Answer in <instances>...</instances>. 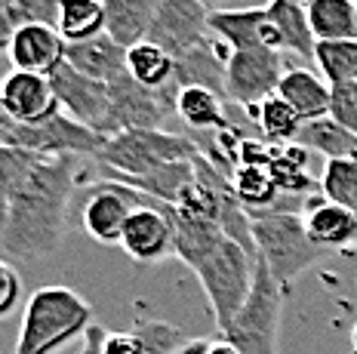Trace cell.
I'll return each instance as SVG.
<instances>
[{
  "mask_svg": "<svg viewBox=\"0 0 357 354\" xmlns=\"http://www.w3.org/2000/svg\"><path fill=\"white\" fill-rule=\"evenodd\" d=\"M77 182V157H47L25 148H0V240L6 259L37 262L56 253Z\"/></svg>",
  "mask_w": 357,
  "mask_h": 354,
  "instance_id": "obj_1",
  "label": "cell"
},
{
  "mask_svg": "<svg viewBox=\"0 0 357 354\" xmlns=\"http://www.w3.org/2000/svg\"><path fill=\"white\" fill-rule=\"evenodd\" d=\"M89 327L93 308L80 293L62 284L40 286L25 302L13 354H56L77 336H86Z\"/></svg>",
  "mask_w": 357,
  "mask_h": 354,
  "instance_id": "obj_2",
  "label": "cell"
},
{
  "mask_svg": "<svg viewBox=\"0 0 357 354\" xmlns=\"http://www.w3.org/2000/svg\"><path fill=\"white\" fill-rule=\"evenodd\" d=\"M256 262L259 253H250L247 247H241L231 238H222L219 247L191 268L204 286L206 299H210L219 333L234 321L243 302L250 299L252 280H256Z\"/></svg>",
  "mask_w": 357,
  "mask_h": 354,
  "instance_id": "obj_3",
  "label": "cell"
},
{
  "mask_svg": "<svg viewBox=\"0 0 357 354\" xmlns=\"http://www.w3.org/2000/svg\"><path fill=\"white\" fill-rule=\"evenodd\" d=\"M200 145L188 136L167 130H126L105 142V148L96 160L105 169L121 176H148L160 167L185 164L200 157Z\"/></svg>",
  "mask_w": 357,
  "mask_h": 354,
  "instance_id": "obj_4",
  "label": "cell"
},
{
  "mask_svg": "<svg viewBox=\"0 0 357 354\" xmlns=\"http://www.w3.org/2000/svg\"><path fill=\"white\" fill-rule=\"evenodd\" d=\"M280 311H284V284L271 275L268 262L259 256L250 299L222 330V339H228L243 354H278Z\"/></svg>",
  "mask_w": 357,
  "mask_h": 354,
  "instance_id": "obj_5",
  "label": "cell"
},
{
  "mask_svg": "<svg viewBox=\"0 0 357 354\" xmlns=\"http://www.w3.org/2000/svg\"><path fill=\"white\" fill-rule=\"evenodd\" d=\"M256 253L280 284H289L321 259V247L311 240L305 216L299 213H259L252 216Z\"/></svg>",
  "mask_w": 357,
  "mask_h": 354,
  "instance_id": "obj_6",
  "label": "cell"
},
{
  "mask_svg": "<svg viewBox=\"0 0 357 354\" xmlns=\"http://www.w3.org/2000/svg\"><path fill=\"white\" fill-rule=\"evenodd\" d=\"M108 139L77 123L71 114L56 111L43 123H16L0 111V145L47 154V157H99Z\"/></svg>",
  "mask_w": 357,
  "mask_h": 354,
  "instance_id": "obj_7",
  "label": "cell"
},
{
  "mask_svg": "<svg viewBox=\"0 0 357 354\" xmlns=\"http://www.w3.org/2000/svg\"><path fill=\"white\" fill-rule=\"evenodd\" d=\"M284 80L280 71V53L268 47L256 49H234L228 56V71H225V95L228 102L247 108L256 114L271 95H278V86Z\"/></svg>",
  "mask_w": 357,
  "mask_h": 354,
  "instance_id": "obj_8",
  "label": "cell"
},
{
  "mask_svg": "<svg viewBox=\"0 0 357 354\" xmlns=\"http://www.w3.org/2000/svg\"><path fill=\"white\" fill-rule=\"evenodd\" d=\"M50 80H53L56 99H59V105H62L65 114H71L77 123H84V127H89L93 132H99V136H105V139L117 136L108 84L80 75V71L71 68L68 62H65Z\"/></svg>",
  "mask_w": 357,
  "mask_h": 354,
  "instance_id": "obj_9",
  "label": "cell"
},
{
  "mask_svg": "<svg viewBox=\"0 0 357 354\" xmlns=\"http://www.w3.org/2000/svg\"><path fill=\"white\" fill-rule=\"evenodd\" d=\"M111 86V111H114L117 132L126 130H163L167 117L176 111L178 90L167 86V90H151L142 86L136 77L123 75Z\"/></svg>",
  "mask_w": 357,
  "mask_h": 354,
  "instance_id": "obj_10",
  "label": "cell"
},
{
  "mask_svg": "<svg viewBox=\"0 0 357 354\" xmlns=\"http://www.w3.org/2000/svg\"><path fill=\"white\" fill-rule=\"evenodd\" d=\"M154 197L142 194V191L121 185V182H99L93 194L84 203V228L96 243H121V234L126 228V219L139 206H151Z\"/></svg>",
  "mask_w": 357,
  "mask_h": 354,
  "instance_id": "obj_11",
  "label": "cell"
},
{
  "mask_svg": "<svg viewBox=\"0 0 357 354\" xmlns=\"http://www.w3.org/2000/svg\"><path fill=\"white\" fill-rule=\"evenodd\" d=\"M210 13L213 10L197 0H163L145 40L158 43L160 49L178 59L210 38Z\"/></svg>",
  "mask_w": 357,
  "mask_h": 354,
  "instance_id": "obj_12",
  "label": "cell"
},
{
  "mask_svg": "<svg viewBox=\"0 0 357 354\" xmlns=\"http://www.w3.org/2000/svg\"><path fill=\"white\" fill-rule=\"evenodd\" d=\"M169 203L154 201L151 206H139L126 219V228L117 247L139 265H154L176 256V231L167 216Z\"/></svg>",
  "mask_w": 357,
  "mask_h": 354,
  "instance_id": "obj_13",
  "label": "cell"
},
{
  "mask_svg": "<svg viewBox=\"0 0 357 354\" xmlns=\"http://www.w3.org/2000/svg\"><path fill=\"white\" fill-rule=\"evenodd\" d=\"M13 71H31V75L53 77L65 65L68 40L59 34L56 25H25L3 43Z\"/></svg>",
  "mask_w": 357,
  "mask_h": 354,
  "instance_id": "obj_14",
  "label": "cell"
},
{
  "mask_svg": "<svg viewBox=\"0 0 357 354\" xmlns=\"http://www.w3.org/2000/svg\"><path fill=\"white\" fill-rule=\"evenodd\" d=\"M0 105L3 114L16 123H43L56 111H62L53 90V80L31 71H10L0 86Z\"/></svg>",
  "mask_w": 357,
  "mask_h": 354,
  "instance_id": "obj_15",
  "label": "cell"
},
{
  "mask_svg": "<svg viewBox=\"0 0 357 354\" xmlns=\"http://www.w3.org/2000/svg\"><path fill=\"white\" fill-rule=\"evenodd\" d=\"M210 34L215 40H222L228 49H280V40L274 34L271 22H268L265 6H247V10H213L210 13Z\"/></svg>",
  "mask_w": 357,
  "mask_h": 354,
  "instance_id": "obj_16",
  "label": "cell"
},
{
  "mask_svg": "<svg viewBox=\"0 0 357 354\" xmlns=\"http://www.w3.org/2000/svg\"><path fill=\"white\" fill-rule=\"evenodd\" d=\"M228 56L231 49L222 40H215L213 34L206 38L200 47L188 49L185 56L176 59V75H173V86L178 93L185 86H206V90L225 95V71H228ZM228 99V95H225Z\"/></svg>",
  "mask_w": 357,
  "mask_h": 354,
  "instance_id": "obj_17",
  "label": "cell"
},
{
  "mask_svg": "<svg viewBox=\"0 0 357 354\" xmlns=\"http://www.w3.org/2000/svg\"><path fill=\"white\" fill-rule=\"evenodd\" d=\"M65 62L93 80L114 84L117 77L126 75V47H121L111 34H102V38H93V40L68 43Z\"/></svg>",
  "mask_w": 357,
  "mask_h": 354,
  "instance_id": "obj_18",
  "label": "cell"
},
{
  "mask_svg": "<svg viewBox=\"0 0 357 354\" xmlns=\"http://www.w3.org/2000/svg\"><path fill=\"white\" fill-rule=\"evenodd\" d=\"M278 95L293 108L302 121H317V117L330 114L333 102V86L321 75L308 68H293L284 71V80L278 86Z\"/></svg>",
  "mask_w": 357,
  "mask_h": 354,
  "instance_id": "obj_19",
  "label": "cell"
},
{
  "mask_svg": "<svg viewBox=\"0 0 357 354\" xmlns=\"http://www.w3.org/2000/svg\"><path fill=\"white\" fill-rule=\"evenodd\" d=\"M111 182H121V185H130L142 194L154 197L160 203H178L191 188L197 185V173H195V160H185V164H169L160 167L148 176H121V173H111Z\"/></svg>",
  "mask_w": 357,
  "mask_h": 354,
  "instance_id": "obj_20",
  "label": "cell"
},
{
  "mask_svg": "<svg viewBox=\"0 0 357 354\" xmlns=\"http://www.w3.org/2000/svg\"><path fill=\"white\" fill-rule=\"evenodd\" d=\"M305 228L321 249H336L357 240V216L333 201H311L305 213Z\"/></svg>",
  "mask_w": 357,
  "mask_h": 354,
  "instance_id": "obj_21",
  "label": "cell"
},
{
  "mask_svg": "<svg viewBox=\"0 0 357 354\" xmlns=\"http://www.w3.org/2000/svg\"><path fill=\"white\" fill-rule=\"evenodd\" d=\"M163 0H105L108 13V34L121 47H136L148 38L151 22L158 16Z\"/></svg>",
  "mask_w": 357,
  "mask_h": 354,
  "instance_id": "obj_22",
  "label": "cell"
},
{
  "mask_svg": "<svg viewBox=\"0 0 357 354\" xmlns=\"http://www.w3.org/2000/svg\"><path fill=\"white\" fill-rule=\"evenodd\" d=\"M296 145H302L311 154H321L326 160H357V136L342 127L339 121H333L330 114L317 117V121H305Z\"/></svg>",
  "mask_w": 357,
  "mask_h": 354,
  "instance_id": "obj_23",
  "label": "cell"
},
{
  "mask_svg": "<svg viewBox=\"0 0 357 354\" xmlns=\"http://www.w3.org/2000/svg\"><path fill=\"white\" fill-rule=\"evenodd\" d=\"M265 10H268V22H271L274 34H278V40H280V49L296 53V56H305V59L314 62L317 38H314V31H311L308 10L280 3V0H268Z\"/></svg>",
  "mask_w": 357,
  "mask_h": 354,
  "instance_id": "obj_24",
  "label": "cell"
},
{
  "mask_svg": "<svg viewBox=\"0 0 357 354\" xmlns=\"http://www.w3.org/2000/svg\"><path fill=\"white\" fill-rule=\"evenodd\" d=\"M225 102H228L225 95L206 90V86H185L176 99V114L182 117L191 130L225 132V130H231Z\"/></svg>",
  "mask_w": 357,
  "mask_h": 354,
  "instance_id": "obj_25",
  "label": "cell"
},
{
  "mask_svg": "<svg viewBox=\"0 0 357 354\" xmlns=\"http://www.w3.org/2000/svg\"><path fill=\"white\" fill-rule=\"evenodd\" d=\"M59 34L68 43L93 40L108 34L105 0H62L59 3Z\"/></svg>",
  "mask_w": 357,
  "mask_h": 354,
  "instance_id": "obj_26",
  "label": "cell"
},
{
  "mask_svg": "<svg viewBox=\"0 0 357 354\" xmlns=\"http://www.w3.org/2000/svg\"><path fill=\"white\" fill-rule=\"evenodd\" d=\"M308 22L321 40H357V0H314Z\"/></svg>",
  "mask_w": 357,
  "mask_h": 354,
  "instance_id": "obj_27",
  "label": "cell"
},
{
  "mask_svg": "<svg viewBox=\"0 0 357 354\" xmlns=\"http://www.w3.org/2000/svg\"><path fill=\"white\" fill-rule=\"evenodd\" d=\"M126 75L136 77L142 86H151V90H167V86H173L176 59L167 49H160L158 43L142 40L126 49Z\"/></svg>",
  "mask_w": 357,
  "mask_h": 354,
  "instance_id": "obj_28",
  "label": "cell"
},
{
  "mask_svg": "<svg viewBox=\"0 0 357 354\" xmlns=\"http://www.w3.org/2000/svg\"><path fill=\"white\" fill-rule=\"evenodd\" d=\"M314 65L330 86L357 80V40H321L314 47Z\"/></svg>",
  "mask_w": 357,
  "mask_h": 354,
  "instance_id": "obj_29",
  "label": "cell"
},
{
  "mask_svg": "<svg viewBox=\"0 0 357 354\" xmlns=\"http://www.w3.org/2000/svg\"><path fill=\"white\" fill-rule=\"evenodd\" d=\"M59 3L62 0H3V43L25 25H59Z\"/></svg>",
  "mask_w": 357,
  "mask_h": 354,
  "instance_id": "obj_30",
  "label": "cell"
},
{
  "mask_svg": "<svg viewBox=\"0 0 357 354\" xmlns=\"http://www.w3.org/2000/svg\"><path fill=\"white\" fill-rule=\"evenodd\" d=\"M252 117H256L259 127H262L265 142H280V145H296L299 130L305 123L280 95H271L268 102H262V108H259Z\"/></svg>",
  "mask_w": 357,
  "mask_h": 354,
  "instance_id": "obj_31",
  "label": "cell"
},
{
  "mask_svg": "<svg viewBox=\"0 0 357 354\" xmlns=\"http://www.w3.org/2000/svg\"><path fill=\"white\" fill-rule=\"evenodd\" d=\"M321 191L326 201L345 206L357 216V160H326L321 173Z\"/></svg>",
  "mask_w": 357,
  "mask_h": 354,
  "instance_id": "obj_32",
  "label": "cell"
},
{
  "mask_svg": "<svg viewBox=\"0 0 357 354\" xmlns=\"http://www.w3.org/2000/svg\"><path fill=\"white\" fill-rule=\"evenodd\" d=\"M330 117L339 121L345 130L357 136V80L354 84H339L333 86V102H330Z\"/></svg>",
  "mask_w": 357,
  "mask_h": 354,
  "instance_id": "obj_33",
  "label": "cell"
},
{
  "mask_svg": "<svg viewBox=\"0 0 357 354\" xmlns=\"http://www.w3.org/2000/svg\"><path fill=\"white\" fill-rule=\"evenodd\" d=\"M19 302H22V277L13 268V262H3L0 265V314L10 317L19 308Z\"/></svg>",
  "mask_w": 357,
  "mask_h": 354,
  "instance_id": "obj_34",
  "label": "cell"
},
{
  "mask_svg": "<svg viewBox=\"0 0 357 354\" xmlns=\"http://www.w3.org/2000/svg\"><path fill=\"white\" fill-rule=\"evenodd\" d=\"M105 354H151L145 339L136 330H123V333H108L105 339Z\"/></svg>",
  "mask_w": 357,
  "mask_h": 354,
  "instance_id": "obj_35",
  "label": "cell"
},
{
  "mask_svg": "<svg viewBox=\"0 0 357 354\" xmlns=\"http://www.w3.org/2000/svg\"><path fill=\"white\" fill-rule=\"evenodd\" d=\"M105 339H108V330L93 323L89 333L84 336V348H80V354H105Z\"/></svg>",
  "mask_w": 357,
  "mask_h": 354,
  "instance_id": "obj_36",
  "label": "cell"
},
{
  "mask_svg": "<svg viewBox=\"0 0 357 354\" xmlns=\"http://www.w3.org/2000/svg\"><path fill=\"white\" fill-rule=\"evenodd\" d=\"M176 354H210V339H188Z\"/></svg>",
  "mask_w": 357,
  "mask_h": 354,
  "instance_id": "obj_37",
  "label": "cell"
},
{
  "mask_svg": "<svg viewBox=\"0 0 357 354\" xmlns=\"http://www.w3.org/2000/svg\"><path fill=\"white\" fill-rule=\"evenodd\" d=\"M210 354H243V351H237L228 339L219 336V339H213V342H210Z\"/></svg>",
  "mask_w": 357,
  "mask_h": 354,
  "instance_id": "obj_38",
  "label": "cell"
},
{
  "mask_svg": "<svg viewBox=\"0 0 357 354\" xmlns=\"http://www.w3.org/2000/svg\"><path fill=\"white\" fill-rule=\"evenodd\" d=\"M280 3H289V6H302V10H308L314 0H280Z\"/></svg>",
  "mask_w": 357,
  "mask_h": 354,
  "instance_id": "obj_39",
  "label": "cell"
},
{
  "mask_svg": "<svg viewBox=\"0 0 357 354\" xmlns=\"http://www.w3.org/2000/svg\"><path fill=\"white\" fill-rule=\"evenodd\" d=\"M197 3H204L206 10H215V6H219V0H197Z\"/></svg>",
  "mask_w": 357,
  "mask_h": 354,
  "instance_id": "obj_40",
  "label": "cell"
},
{
  "mask_svg": "<svg viewBox=\"0 0 357 354\" xmlns=\"http://www.w3.org/2000/svg\"><path fill=\"white\" fill-rule=\"evenodd\" d=\"M351 348H354V354H357V323H354V330H351Z\"/></svg>",
  "mask_w": 357,
  "mask_h": 354,
  "instance_id": "obj_41",
  "label": "cell"
}]
</instances>
